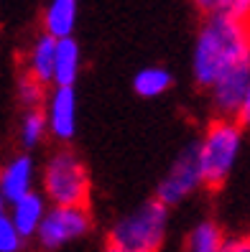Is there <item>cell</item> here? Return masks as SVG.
<instances>
[{"label": "cell", "instance_id": "cell-1", "mask_svg": "<svg viewBox=\"0 0 250 252\" xmlns=\"http://www.w3.org/2000/svg\"><path fill=\"white\" fill-rule=\"evenodd\" d=\"M250 64V21L207 16L192 46V79L207 92L225 74Z\"/></svg>", "mask_w": 250, "mask_h": 252}, {"label": "cell", "instance_id": "cell-2", "mask_svg": "<svg viewBox=\"0 0 250 252\" xmlns=\"http://www.w3.org/2000/svg\"><path fill=\"white\" fill-rule=\"evenodd\" d=\"M243 135L245 127L235 117H212L207 127L202 130L197 140V153L204 189L217 191L230 181L243 151Z\"/></svg>", "mask_w": 250, "mask_h": 252}, {"label": "cell", "instance_id": "cell-3", "mask_svg": "<svg viewBox=\"0 0 250 252\" xmlns=\"http://www.w3.org/2000/svg\"><path fill=\"white\" fill-rule=\"evenodd\" d=\"M41 194L54 206H90L92 196L90 168L69 145H59L43 160Z\"/></svg>", "mask_w": 250, "mask_h": 252}, {"label": "cell", "instance_id": "cell-4", "mask_svg": "<svg viewBox=\"0 0 250 252\" xmlns=\"http://www.w3.org/2000/svg\"><path fill=\"white\" fill-rule=\"evenodd\" d=\"M169 206L156 196L117 217L107 232V245L120 252H161L169 234Z\"/></svg>", "mask_w": 250, "mask_h": 252}, {"label": "cell", "instance_id": "cell-5", "mask_svg": "<svg viewBox=\"0 0 250 252\" xmlns=\"http://www.w3.org/2000/svg\"><path fill=\"white\" fill-rule=\"evenodd\" d=\"M202 189H204V179H202V168H199L197 140H192L176 153L166 173L158 179L153 196L161 204H166L169 209H174V206H181L184 201H189Z\"/></svg>", "mask_w": 250, "mask_h": 252}, {"label": "cell", "instance_id": "cell-6", "mask_svg": "<svg viewBox=\"0 0 250 252\" xmlns=\"http://www.w3.org/2000/svg\"><path fill=\"white\" fill-rule=\"evenodd\" d=\"M95 221L90 206H49L43 224L36 234V245L46 252H56L71 242L84 240L92 232Z\"/></svg>", "mask_w": 250, "mask_h": 252}, {"label": "cell", "instance_id": "cell-7", "mask_svg": "<svg viewBox=\"0 0 250 252\" xmlns=\"http://www.w3.org/2000/svg\"><path fill=\"white\" fill-rule=\"evenodd\" d=\"M41 179V171L36 166V158L28 151L13 153L3 166H0V199L3 204H13L23 199L26 194L36 191V181Z\"/></svg>", "mask_w": 250, "mask_h": 252}, {"label": "cell", "instance_id": "cell-8", "mask_svg": "<svg viewBox=\"0 0 250 252\" xmlns=\"http://www.w3.org/2000/svg\"><path fill=\"white\" fill-rule=\"evenodd\" d=\"M43 112H46L51 140H56L59 145H67L74 140L77 135V90L74 87H51Z\"/></svg>", "mask_w": 250, "mask_h": 252}, {"label": "cell", "instance_id": "cell-9", "mask_svg": "<svg viewBox=\"0 0 250 252\" xmlns=\"http://www.w3.org/2000/svg\"><path fill=\"white\" fill-rule=\"evenodd\" d=\"M248 84H250V64L235 69V71L225 74L219 82H214L207 90L212 115L214 117H238L245 92H248Z\"/></svg>", "mask_w": 250, "mask_h": 252}, {"label": "cell", "instance_id": "cell-10", "mask_svg": "<svg viewBox=\"0 0 250 252\" xmlns=\"http://www.w3.org/2000/svg\"><path fill=\"white\" fill-rule=\"evenodd\" d=\"M56 41L51 33L41 31L26 49L23 56V74H31L43 84H54V64H56Z\"/></svg>", "mask_w": 250, "mask_h": 252}, {"label": "cell", "instance_id": "cell-11", "mask_svg": "<svg viewBox=\"0 0 250 252\" xmlns=\"http://www.w3.org/2000/svg\"><path fill=\"white\" fill-rule=\"evenodd\" d=\"M49 199L41 194V191H31V194H26L23 199L8 204L5 209L10 214V219L16 221V227L21 229V234L26 240H36V234L43 224V217L49 212Z\"/></svg>", "mask_w": 250, "mask_h": 252}, {"label": "cell", "instance_id": "cell-12", "mask_svg": "<svg viewBox=\"0 0 250 252\" xmlns=\"http://www.w3.org/2000/svg\"><path fill=\"white\" fill-rule=\"evenodd\" d=\"M79 16V0H46L41 10V31L51 33L54 38L74 36Z\"/></svg>", "mask_w": 250, "mask_h": 252}, {"label": "cell", "instance_id": "cell-13", "mask_svg": "<svg viewBox=\"0 0 250 252\" xmlns=\"http://www.w3.org/2000/svg\"><path fill=\"white\" fill-rule=\"evenodd\" d=\"M82 46L74 36L56 41V64H54V84L51 87H74L82 74Z\"/></svg>", "mask_w": 250, "mask_h": 252}, {"label": "cell", "instance_id": "cell-14", "mask_svg": "<svg viewBox=\"0 0 250 252\" xmlns=\"http://www.w3.org/2000/svg\"><path fill=\"white\" fill-rule=\"evenodd\" d=\"M227 237L212 219H199L184 237V252H225Z\"/></svg>", "mask_w": 250, "mask_h": 252}, {"label": "cell", "instance_id": "cell-15", "mask_svg": "<svg viewBox=\"0 0 250 252\" xmlns=\"http://www.w3.org/2000/svg\"><path fill=\"white\" fill-rule=\"evenodd\" d=\"M174 87V74L171 69L166 66H158V64H151V66H143L136 71L133 77V92L143 99H156V97H164L166 92H171Z\"/></svg>", "mask_w": 250, "mask_h": 252}, {"label": "cell", "instance_id": "cell-16", "mask_svg": "<svg viewBox=\"0 0 250 252\" xmlns=\"http://www.w3.org/2000/svg\"><path fill=\"white\" fill-rule=\"evenodd\" d=\"M51 138L49 132V123H46V112L43 107L38 110H23L21 120H18V145L21 151H36Z\"/></svg>", "mask_w": 250, "mask_h": 252}, {"label": "cell", "instance_id": "cell-17", "mask_svg": "<svg viewBox=\"0 0 250 252\" xmlns=\"http://www.w3.org/2000/svg\"><path fill=\"white\" fill-rule=\"evenodd\" d=\"M192 5L202 18L227 16V18L250 21V0H192Z\"/></svg>", "mask_w": 250, "mask_h": 252}, {"label": "cell", "instance_id": "cell-18", "mask_svg": "<svg viewBox=\"0 0 250 252\" xmlns=\"http://www.w3.org/2000/svg\"><path fill=\"white\" fill-rule=\"evenodd\" d=\"M49 84L38 82L36 77H31V74H23V77L18 79L16 84V99L18 105L23 110H38L46 105V97H49Z\"/></svg>", "mask_w": 250, "mask_h": 252}, {"label": "cell", "instance_id": "cell-19", "mask_svg": "<svg viewBox=\"0 0 250 252\" xmlns=\"http://www.w3.org/2000/svg\"><path fill=\"white\" fill-rule=\"evenodd\" d=\"M26 237L10 219L8 209H0V252H21L26 247Z\"/></svg>", "mask_w": 250, "mask_h": 252}, {"label": "cell", "instance_id": "cell-20", "mask_svg": "<svg viewBox=\"0 0 250 252\" xmlns=\"http://www.w3.org/2000/svg\"><path fill=\"white\" fill-rule=\"evenodd\" d=\"M225 252H250V234L227 237V242H225Z\"/></svg>", "mask_w": 250, "mask_h": 252}, {"label": "cell", "instance_id": "cell-21", "mask_svg": "<svg viewBox=\"0 0 250 252\" xmlns=\"http://www.w3.org/2000/svg\"><path fill=\"white\" fill-rule=\"evenodd\" d=\"M245 130H250V84H248V92H245V99H243V105H240V112L238 117H235Z\"/></svg>", "mask_w": 250, "mask_h": 252}, {"label": "cell", "instance_id": "cell-22", "mask_svg": "<svg viewBox=\"0 0 250 252\" xmlns=\"http://www.w3.org/2000/svg\"><path fill=\"white\" fill-rule=\"evenodd\" d=\"M102 252H120V250H115V247H110V245H107V247L102 250Z\"/></svg>", "mask_w": 250, "mask_h": 252}, {"label": "cell", "instance_id": "cell-23", "mask_svg": "<svg viewBox=\"0 0 250 252\" xmlns=\"http://www.w3.org/2000/svg\"><path fill=\"white\" fill-rule=\"evenodd\" d=\"M3 206H5V204H3V199H0V209H3Z\"/></svg>", "mask_w": 250, "mask_h": 252}]
</instances>
